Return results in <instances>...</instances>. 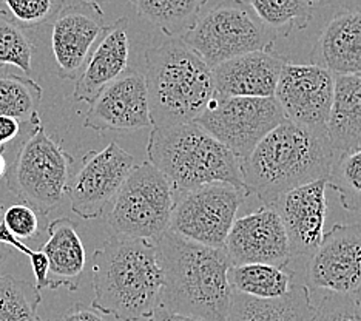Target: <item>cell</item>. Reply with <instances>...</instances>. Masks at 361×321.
I'll list each match as a JSON object with an SVG mask.
<instances>
[{
    "instance_id": "5b68a950",
    "label": "cell",
    "mask_w": 361,
    "mask_h": 321,
    "mask_svg": "<svg viewBox=\"0 0 361 321\" xmlns=\"http://www.w3.org/2000/svg\"><path fill=\"white\" fill-rule=\"evenodd\" d=\"M147 153L176 192L210 183H227L245 190L241 159L196 122L154 127Z\"/></svg>"
},
{
    "instance_id": "8d00e7d4",
    "label": "cell",
    "mask_w": 361,
    "mask_h": 321,
    "mask_svg": "<svg viewBox=\"0 0 361 321\" xmlns=\"http://www.w3.org/2000/svg\"><path fill=\"white\" fill-rule=\"evenodd\" d=\"M315 6H327L338 11H361V0H312Z\"/></svg>"
},
{
    "instance_id": "d590c367",
    "label": "cell",
    "mask_w": 361,
    "mask_h": 321,
    "mask_svg": "<svg viewBox=\"0 0 361 321\" xmlns=\"http://www.w3.org/2000/svg\"><path fill=\"white\" fill-rule=\"evenodd\" d=\"M20 133V121L11 116H0V145H6Z\"/></svg>"
},
{
    "instance_id": "9a60e30c",
    "label": "cell",
    "mask_w": 361,
    "mask_h": 321,
    "mask_svg": "<svg viewBox=\"0 0 361 321\" xmlns=\"http://www.w3.org/2000/svg\"><path fill=\"white\" fill-rule=\"evenodd\" d=\"M84 126L94 131H131L152 126L145 74L126 70L97 95L85 114Z\"/></svg>"
},
{
    "instance_id": "603a6c76",
    "label": "cell",
    "mask_w": 361,
    "mask_h": 321,
    "mask_svg": "<svg viewBox=\"0 0 361 321\" xmlns=\"http://www.w3.org/2000/svg\"><path fill=\"white\" fill-rule=\"evenodd\" d=\"M335 152L361 148V73L335 76V93L326 126Z\"/></svg>"
},
{
    "instance_id": "ac0fdd59",
    "label": "cell",
    "mask_w": 361,
    "mask_h": 321,
    "mask_svg": "<svg viewBox=\"0 0 361 321\" xmlns=\"http://www.w3.org/2000/svg\"><path fill=\"white\" fill-rule=\"evenodd\" d=\"M287 59L275 49H257L213 67L215 92L219 96L274 97Z\"/></svg>"
},
{
    "instance_id": "52a82bcc",
    "label": "cell",
    "mask_w": 361,
    "mask_h": 321,
    "mask_svg": "<svg viewBox=\"0 0 361 321\" xmlns=\"http://www.w3.org/2000/svg\"><path fill=\"white\" fill-rule=\"evenodd\" d=\"M276 37L244 0H209L180 36L212 68L235 56L272 48Z\"/></svg>"
},
{
    "instance_id": "8992f818",
    "label": "cell",
    "mask_w": 361,
    "mask_h": 321,
    "mask_svg": "<svg viewBox=\"0 0 361 321\" xmlns=\"http://www.w3.org/2000/svg\"><path fill=\"white\" fill-rule=\"evenodd\" d=\"M23 123L27 130L6 166L5 181L23 204L47 217L67 195L75 158L47 133L39 113Z\"/></svg>"
},
{
    "instance_id": "5bb4252c",
    "label": "cell",
    "mask_w": 361,
    "mask_h": 321,
    "mask_svg": "<svg viewBox=\"0 0 361 321\" xmlns=\"http://www.w3.org/2000/svg\"><path fill=\"white\" fill-rule=\"evenodd\" d=\"M105 27L101 5L78 0L62 6L51 28V49L61 79H78Z\"/></svg>"
},
{
    "instance_id": "1f68e13d",
    "label": "cell",
    "mask_w": 361,
    "mask_h": 321,
    "mask_svg": "<svg viewBox=\"0 0 361 321\" xmlns=\"http://www.w3.org/2000/svg\"><path fill=\"white\" fill-rule=\"evenodd\" d=\"M310 321H361V298L354 295L326 293L315 306Z\"/></svg>"
},
{
    "instance_id": "60d3db41",
    "label": "cell",
    "mask_w": 361,
    "mask_h": 321,
    "mask_svg": "<svg viewBox=\"0 0 361 321\" xmlns=\"http://www.w3.org/2000/svg\"><path fill=\"white\" fill-rule=\"evenodd\" d=\"M0 150H2V145H0Z\"/></svg>"
},
{
    "instance_id": "cb8c5ba5",
    "label": "cell",
    "mask_w": 361,
    "mask_h": 321,
    "mask_svg": "<svg viewBox=\"0 0 361 321\" xmlns=\"http://www.w3.org/2000/svg\"><path fill=\"white\" fill-rule=\"evenodd\" d=\"M295 272L287 266L249 262L232 265L228 269V281L232 289L255 298H278L293 287Z\"/></svg>"
},
{
    "instance_id": "83f0119b",
    "label": "cell",
    "mask_w": 361,
    "mask_h": 321,
    "mask_svg": "<svg viewBox=\"0 0 361 321\" xmlns=\"http://www.w3.org/2000/svg\"><path fill=\"white\" fill-rule=\"evenodd\" d=\"M42 102V88L30 78L0 74V116L28 122Z\"/></svg>"
},
{
    "instance_id": "4fadbf2b",
    "label": "cell",
    "mask_w": 361,
    "mask_h": 321,
    "mask_svg": "<svg viewBox=\"0 0 361 321\" xmlns=\"http://www.w3.org/2000/svg\"><path fill=\"white\" fill-rule=\"evenodd\" d=\"M335 93V74L317 63L286 61L275 99L287 121L326 131Z\"/></svg>"
},
{
    "instance_id": "277c9868",
    "label": "cell",
    "mask_w": 361,
    "mask_h": 321,
    "mask_svg": "<svg viewBox=\"0 0 361 321\" xmlns=\"http://www.w3.org/2000/svg\"><path fill=\"white\" fill-rule=\"evenodd\" d=\"M145 82L154 127L195 122L216 93L212 67L180 37L147 49Z\"/></svg>"
},
{
    "instance_id": "ab89813d",
    "label": "cell",
    "mask_w": 361,
    "mask_h": 321,
    "mask_svg": "<svg viewBox=\"0 0 361 321\" xmlns=\"http://www.w3.org/2000/svg\"><path fill=\"white\" fill-rule=\"evenodd\" d=\"M87 2H94V4H97V5H101V4L110 2V0H87Z\"/></svg>"
},
{
    "instance_id": "d4e9b609",
    "label": "cell",
    "mask_w": 361,
    "mask_h": 321,
    "mask_svg": "<svg viewBox=\"0 0 361 321\" xmlns=\"http://www.w3.org/2000/svg\"><path fill=\"white\" fill-rule=\"evenodd\" d=\"M142 19L169 37H180L209 0H130Z\"/></svg>"
},
{
    "instance_id": "e575fe53",
    "label": "cell",
    "mask_w": 361,
    "mask_h": 321,
    "mask_svg": "<svg viewBox=\"0 0 361 321\" xmlns=\"http://www.w3.org/2000/svg\"><path fill=\"white\" fill-rule=\"evenodd\" d=\"M62 321H106L101 312H97L96 309L85 306L82 303H76L65 312Z\"/></svg>"
},
{
    "instance_id": "836d02e7",
    "label": "cell",
    "mask_w": 361,
    "mask_h": 321,
    "mask_svg": "<svg viewBox=\"0 0 361 321\" xmlns=\"http://www.w3.org/2000/svg\"><path fill=\"white\" fill-rule=\"evenodd\" d=\"M0 243L6 244L11 249L19 250L20 253L27 255L31 261L32 274L36 278V287L39 291L48 289V258L44 250H32L28 246L23 244L19 238H16L10 230L5 227L4 222H0Z\"/></svg>"
},
{
    "instance_id": "484cf974",
    "label": "cell",
    "mask_w": 361,
    "mask_h": 321,
    "mask_svg": "<svg viewBox=\"0 0 361 321\" xmlns=\"http://www.w3.org/2000/svg\"><path fill=\"white\" fill-rule=\"evenodd\" d=\"M257 18L278 37H287L297 30H306L314 19L312 0H244Z\"/></svg>"
},
{
    "instance_id": "ba28073f",
    "label": "cell",
    "mask_w": 361,
    "mask_h": 321,
    "mask_svg": "<svg viewBox=\"0 0 361 321\" xmlns=\"http://www.w3.org/2000/svg\"><path fill=\"white\" fill-rule=\"evenodd\" d=\"M176 190L150 161L131 169L106 212L113 235L156 241L169 230Z\"/></svg>"
},
{
    "instance_id": "30bf717a",
    "label": "cell",
    "mask_w": 361,
    "mask_h": 321,
    "mask_svg": "<svg viewBox=\"0 0 361 321\" xmlns=\"http://www.w3.org/2000/svg\"><path fill=\"white\" fill-rule=\"evenodd\" d=\"M286 121L275 97L219 96L195 122L244 159L270 130Z\"/></svg>"
},
{
    "instance_id": "e0dca14e",
    "label": "cell",
    "mask_w": 361,
    "mask_h": 321,
    "mask_svg": "<svg viewBox=\"0 0 361 321\" xmlns=\"http://www.w3.org/2000/svg\"><path fill=\"white\" fill-rule=\"evenodd\" d=\"M326 188V178L315 179L286 192L274 204L283 221L292 258H310L323 240L327 217Z\"/></svg>"
},
{
    "instance_id": "7402d4cb",
    "label": "cell",
    "mask_w": 361,
    "mask_h": 321,
    "mask_svg": "<svg viewBox=\"0 0 361 321\" xmlns=\"http://www.w3.org/2000/svg\"><path fill=\"white\" fill-rule=\"evenodd\" d=\"M315 306L306 284H293L278 298H255L233 291L227 321H310Z\"/></svg>"
},
{
    "instance_id": "7a4b0ae2",
    "label": "cell",
    "mask_w": 361,
    "mask_h": 321,
    "mask_svg": "<svg viewBox=\"0 0 361 321\" xmlns=\"http://www.w3.org/2000/svg\"><path fill=\"white\" fill-rule=\"evenodd\" d=\"M335 153L326 131L286 119L241 159L245 190L274 205L295 187L329 178Z\"/></svg>"
},
{
    "instance_id": "74e56055",
    "label": "cell",
    "mask_w": 361,
    "mask_h": 321,
    "mask_svg": "<svg viewBox=\"0 0 361 321\" xmlns=\"http://www.w3.org/2000/svg\"><path fill=\"white\" fill-rule=\"evenodd\" d=\"M147 320H149V321H206V320H200V318H193V317H188V315L178 314V312L164 309L161 306L156 308L153 314Z\"/></svg>"
},
{
    "instance_id": "4316f807",
    "label": "cell",
    "mask_w": 361,
    "mask_h": 321,
    "mask_svg": "<svg viewBox=\"0 0 361 321\" xmlns=\"http://www.w3.org/2000/svg\"><path fill=\"white\" fill-rule=\"evenodd\" d=\"M40 303L36 284L0 275V321H48L39 315Z\"/></svg>"
},
{
    "instance_id": "f1b7e54d",
    "label": "cell",
    "mask_w": 361,
    "mask_h": 321,
    "mask_svg": "<svg viewBox=\"0 0 361 321\" xmlns=\"http://www.w3.org/2000/svg\"><path fill=\"white\" fill-rule=\"evenodd\" d=\"M327 186L338 193L348 212L361 210V148L340 155L327 178Z\"/></svg>"
},
{
    "instance_id": "8fae6325",
    "label": "cell",
    "mask_w": 361,
    "mask_h": 321,
    "mask_svg": "<svg viewBox=\"0 0 361 321\" xmlns=\"http://www.w3.org/2000/svg\"><path fill=\"white\" fill-rule=\"evenodd\" d=\"M133 167V156L114 141L88 152L67 187L73 212L82 219L102 217Z\"/></svg>"
},
{
    "instance_id": "7c38bea8",
    "label": "cell",
    "mask_w": 361,
    "mask_h": 321,
    "mask_svg": "<svg viewBox=\"0 0 361 321\" xmlns=\"http://www.w3.org/2000/svg\"><path fill=\"white\" fill-rule=\"evenodd\" d=\"M307 287L361 298V224H335L324 232L310 255Z\"/></svg>"
},
{
    "instance_id": "9c48e42d",
    "label": "cell",
    "mask_w": 361,
    "mask_h": 321,
    "mask_svg": "<svg viewBox=\"0 0 361 321\" xmlns=\"http://www.w3.org/2000/svg\"><path fill=\"white\" fill-rule=\"evenodd\" d=\"M249 193L227 183L176 192L169 230L209 247H224L238 210Z\"/></svg>"
},
{
    "instance_id": "ffe728a7",
    "label": "cell",
    "mask_w": 361,
    "mask_h": 321,
    "mask_svg": "<svg viewBox=\"0 0 361 321\" xmlns=\"http://www.w3.org/2000/svg\"><path fill=\"white\" fill-rule=\"evenodd\" d=\"M312 63L338 74L361 73V11H338L324 25Z\"/></svg>"
},
{
    "instance_id": "3957f363",
    "label": "cell",
    "mask_w": 361,
    "mask_h": 321,
    "mask_svg": "<svg viewBox=\"0 0 361 321\" xmlns=\"http://www.w3.org/2000/svg\"><path fill=\"white\" fill-rule=\"evenodd\" d=\"M164 283L158 246L147 238L111 235L93 253L92 308L119 321L149 318Z\"/></svg>"
},
{
    "instance_id": "2e32d148",
    "label": "cell",
    "mask_w": 361,
    "mask_h": 321,
    "mask_svg": "<svg viewBox=\"0 0 361 321\" xmlns=\"http://www.w3.org/2000/svg\"><path fill=\"white\" fill-rule=\"evenodd\" d=\"M224 249L232 265L267 262L287 266L292 260L283 221L274 205H264L236 218Z\"/></svg>"
},
{
    "instance_id": "4dcf8cb0",
    "label": "cell",
    "mask_w": 361,
    "mask_h": 321,
    "mask_svg": "<svg viewBox=\"0 0 361 321\" xmlns=\"http://www.w3.org/2000/svg\"><path fill=\"white\" fill-rule=\"evenodd\" d=\"M13 18L23 28H35L53 20L65 0H4Z\"/></svg>"
},
{
    "instance_id": "d6a6232c",
    "label": "cell",
    "mask_w": 361,
    "mask_h": 321,
    "mask_svg": "<svg viewBox=\"0 0 361 321\" xmlns=\"http://www.w3.org/2000/svg\"><path fill=\"white\" fill-rule=\"evenodd\" d=\"M2 222L19 240H28L39 235V221L36 212L27 204H14L4 212Z\"/></svg>"
},
{
    "instance_id": "f35d334b",
    "label": "cell",
    "mask_w": 361,
    "mask_h": 321,
    "mask_svg": "<svg viewBox=\"0 0 361 321\" xmlns=\"http://www.w3.org/2000/svg\"><path fill=\"white\" fill-rule=\"evenodd\" d=\"M2 218H4V209L0 207V222H2ZM10 253H11V247L0 243V262H4L8 257H10Z\"/></svg>"
},
{
    "instance_id": "44dd1931",
    "label": "cell",
    "mask_w": 361,
    "mask_h": 321,
    "mask_svg": "<svg viewBox=\"0 0 361 321\" xmlns=\"http://www.w3.org/2000/svg\"><path fill=\"white\" fill-rule=\"evenodd\" d=\"M42 250L48 258V289L76 291L84 274L87 253L78 229L70 218H57L47 227Z\"/></svg>"
},
{
    "instance_id": "6da1fadb",
    "label": "cell",
    "mask_w": 361,
    "mask_h": 321,
    "mask_svg": "<svg viewBox=\"0 0 361 321\" xmlns=\"http://www.w3.org/2000/svg\"><path fill=\"white\" fill-rule=\"evenodd\" d=\"M158 246L164 283L159 306L206 321H227L233 289L224 247H209L167 230Z\"/></svg>"
},
{
    "instance_id": "f546056e",
    "label": "cell",
    "mask_w": 361,
    "mask_h": 321,
    "mask_svg": "<svg viewBox=\"0 0 361 321\" xmlns=\"http://www.w3.org/2000/svg\"><path fill=\"white\" fill-rule=\"evenodd\" d=\"M35 45L23 27L10 13L0 10V65H14L23 73H31Z\"/></svg>"
},
{
    "instance_id": "d6986e66",
    "label": "cell",
    "mask_w": 361,
    "mask_h": 321,
    "mask_svg": "<svg viewBox=\"0 0 361 321\" xmlns=\"http://www.w3.org/2000/svg\"><path fill=\"white\" fill-rule=\"evenodd\" d=\"M128 19L121 18L106 25L99 42L93 48L73 90V101L92 102L102 90L127 70L130 59Z\"/></svg>"
}]
</instances>
